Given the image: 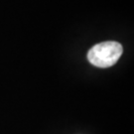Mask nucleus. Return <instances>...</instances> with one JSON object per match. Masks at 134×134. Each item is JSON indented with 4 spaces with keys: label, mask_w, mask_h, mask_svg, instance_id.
Listing matches in <instances>:
<instances>
[{
    "label": "nucleus",
    "mask_w": 134,
    "mask_h": 134,
    "mask_svg": "<svg viewBox=\"0 0 134 134\" xmlns=\"http://www.w3.org/2000/svg\"><path fill=\"white\" fill-rule=\"evenodd\" d=\"M123 52L122 46L114 41L102 42L93 46L87 53V60L97 68H109L119 60Z\"/></svg>",
    "instance_id": "1"
}]
</instances>
